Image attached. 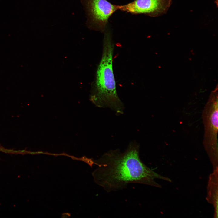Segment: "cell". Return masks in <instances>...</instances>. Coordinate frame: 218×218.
Instances as JSON below:
<instances>
[{"instance_id": "1", "label": "cell", "mask_w": 218, "mask_h": 218, "mask_svg": "<svg viewBox=\"0 0 218 218\" xmlns=\"http://www.w3.org/2000/svg\"><path fill=\"white\" fill-rule=\"evenodd\" d=\"M93 162L98 167L93 173L95 181L107 193L122 190L130 183L150 184L155 176L141 160L135 144L123 152L110 150Z\"/></svg>"}, {"instance_id": "2", "label": "cell", "mask_w": 218, "mask_h": 218, "mask_svg": "<svg viewBox=\"0 0 218 218\" xmlns=\"http://www.w3.org/2000/svg\"><path fill=\"white\" fill-rule=\"evenodd\" d=\"M114 47L111 34L109 32H106L101 58L93 85L90 100L97 107H108L117 113H121L123 104L117 93L113 69Z\"/></svg>"}, {"instance_id": "3", "label": "cell", "mask_w": 218, "mask_h": 218, "mask_svg": "<svg viewBox=\"0 0 218 218\" xmlns=\"http://www.w3.org/2000/svg\"><path fill=\"white\" fill-rule=\"evenodd\" d=\"M86 13L87 25L90 29L103 32L108 20L116 11L118 5L107 0H80Z\"/></svg>"}, {"instance_id": "4", "label": "cell", "mask_w": 218, "mask_h": 218, "mask_svg": "<svg viewBox=\"0 0 218 218\" xmlns=\"http://www.w3.org/2000/svg\"><path fill=\"white\" fill-rule=\"evenodd\" d=\"M211 96L203 111L204 128V145L213 150L217 148L218 97L216 94Z\"/></svg>"}, {"instance_id": "5", "label": "cell", "mask_w": 218, "mask_h": 218, "mask_svg": "<svg viewBox=\"0 0 218 218\" xmlns=\"http://www.w3.org/2000/svg\"><path fill=\"white\" fill-rule=\"evenodd\" d=\"M171 0H134L124 5H118V10L133 14L158 16L167 10Z\"/></svg>"}]
</instances>
